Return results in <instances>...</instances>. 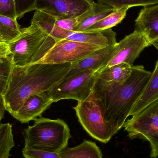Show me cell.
<instances>
[{
  "mask_svg": "<svg viewBox=\"0 0 158 158\" xmlns=\"http://www.w3.org/2000/svg\"><path fill=\"white\" fill-rule=\"evenodd\" d=\"M152 74L143 66H133L130 77L123 81L103 82L97 79L92 92L114 135L123 127Z\"/></svg>",
  "mask_w": 158,
  "mask_h": 158,
  "instance_id": "cell-1",
  "label": "cell"
},
{
  "mask_svg": "<svg viewBox=\"0 0 158 158\" xmlns=\"http://www.w3.org/2000/svg\"><path fill=\"white\" fill-rule=\"evenodd\" d=\"M72 64L36 63L15 66L2 96L6 110L13 116L29 96L51 90L64 77Z\"/></svg>",
  "mask_w": 158,
  "mask_h": 158,
  "instance_id": "cell-2",
  "label": "cell"
},
{
  "mask_svg": "<svg viewBox=\"0 0 158 158\" xmlns=\"http://www.w3.org/2000/svg\"><path fill=\"white\" fill-rule=\"evenodd\" d=\"M25 147L43 152L59 153L67 147L71 138L69 127L64 120L40 117L23 132Z\"/></svg>",
  "mask_w": 158,
  "mask_h": 158,
  "instance_id": "cell-3",
  "label": "cell"
},
{
  "mask_svg": "<svg viewBox=\"0 0 158 158\" xmlns=\"http://www.w3.org/2000/svg\"><path fill=\"white\" fill-rule=\"evenodd\" d=\"M123 127L130 139L148 142L151 148L150 156L158 157V99L127 120Z\"/></svg>",
  "mask_w": 158,
  "mask_h": 158,
  "instance_id": "cell-4",
  "label": "cell"
},
{
  "mask_svg": "<svg viewBox=\"0 0 158 158\" xmlns=\"http://www.w3.org/2000/svg\"><path fill=\"white\" fill-rule=\"evenodd\" d=\"M73 109L76 110L79 122L92 138L105 144L110 141L114 134L105 120L93 92L86 100L78 102Z\"/></svg>",
  "mask_w": 158,
  "mask_h": 158,
  "instance_id": "cell-5",
  "label": "cell"
},
{
  "mask_svg": "<svg viewBox=\"0 0 158 158\" xmlns=\"http://www.w3.org/2000/svg\"><path fill=\"white\" fill-rule=\"evenodd\" d=\"M49 35L33 22L21 30L16 38L8 43V48L15 66L29 64Z\"/></svg>",
  "mask_w": 158,
  "mask_h": 158,
  "instance_id": "cell-6",
  "label": "cell"
},
{
  "mask_svg": "<svg viewBox=\"0 0 158 158\" xmlns=\"http://www.w3.org/2000/svg\"><path fill=\"white\" fill-rule=\"evenodd\" d=\"M99 70L84 71L63 79L48 91V94L53 103L66 99L84 101L91 94Z\"/></svg>",
  "mask_w": 158,
  "mask_h": 158,
  "instance_id": "cell-7",
  "label": "cell"
},
{
  "mask_svg": "<svg viewBox=\"0 0 158 158\" xmlns=\"http://www.w3.org/2000/svg\"><path fill=\"white\" fill-rule=\"evenodd\" d=\"M101 48L78 42L62 40L56 42L37 63L46 64L75 63Z\"/></svg>",
  "mask_w": 158,
  "mask_h": 158,
  "instance_id": "cell-8",
  "label": "cell"
},
{
  "mask_svg": "<svg viewBox=\"0 0 158 158\" xmlns=\"http://www.w3.org/2000/svg\"><path fill=\"white\" fill-rule=\"evenodd\" d=\"M86 0H36L34 11H40L57 19L77 18L89 10Z\"/></svg>",
  "mask_w": 158,
  "mask_h": 158,
  "instance_id": "cell-9",
  "label": "cell"
},
{
  "mask_svg": "<svg viewBox=\"0 0 158 158\" xmlns=\"http://www.w3.org/2000/svg\"><path fill=\"white\" fill-rule=\"evenodd\" d=\"M151 45L145 37L135 29L116 44L114 56L107 66L111 67L122 63L132 66L135 60L147 47Z\"/></svg>",
  "mask_w": 158,
  "mask_h": 158,
  "instance_id": "cell-10",
  "label": "cell"
},
{
  "mask_svg": "<svg viewBox=\"0 0 158 158\" xmlns=\"http://www.w3.org/2000/svg\"><path fill=\"white\" fill-rule=\"evenodd\" d=\"M116 44L114 46L99 48L78 62L72 63L70 69L63 79L84 71H98L106 67L114 56Z\"/></svg>",
  "mask_w": 158,
  "mask_h": 158,
  "instance_id": "cell-11",
  "label": "cell"
},
{
  "mask_svg": "<svg viewBox=\"0 0 158 158\" xmlns=\"http://www.w3.org/2000/svg\"><path fill=\"white\" fill-rule=\"evenodd\" d=\"M48 92L29 96L12 116L22 123H28L41 117L43 113L53 103Z\"/></svg>",
  "mask_w": 158,
  "mask_h": 158,
  "instance_id": "cell-12",
  "label": "cell"
},
{
  "mask_svg": "<svg viewBox=\"0 0 158 158\" xmlns=\"http://www.w3.org/2000/svg\"><path fill=\"white\" fill-rule=\"evenodd\" d=\"M135 30L141 32L151 45L158 40V4L145 6L135 20Z\"/></svg>",
  "mask_w": 158,
  "mask_h": 158,
  "instance_id": "cell-13",
  "label": "cell"
},
{
  "mask_svg": "<svg viewBox=\"0 0 158 158\" xmlns=\"http://www.w3.org/2000/svg\"><path fill=\"white\" fill-rule=\"evenodd\" d=\"M65 40L78 42L98 47L114 46L117 44L116 33L111 28L96 31H68Z\"/></svg>",
  "mask_w": 158,
  "mask_h": 158,
  "instance_id": "cell-14",
  "label": "cell"
},
{
  "mask_svg": "<svg viewBox=\"0 0 158 158\" xmlns=\"http://www.w3.org/2000/svg\"><path fill=\"white\" fill-rule=\"evenodd\" d=\"M115 9L109 6L94 2L89 10L77 18L74 31H85L88 27L110 15Z\"/></svg>",
  "mask_w": 158,
  "mask_h": 158,
  "instance_id": "cell-15",
  "label": "cell"
},
{
  "mask_svg": "<svg viewBox=\"0 0 158 158\" xmlns=\"http://www.w3.org/2000/svg\"><path fill=\"white\" fill-rule=\"evenodd\" d=\"M158 99V60L154 71L143 93L131 111L130 116L138 113Z\"/></svg>",
  "mask_w": 158,
  "mask_h": 158,
  "instance_id": "cell-16",
  "label": "cell"
},
{
  "mask_svg": "<svg viewBox=\"0 0 158 158\" xmlns=\"http://www.w3.org/2000/svg\"><path fill=\"white\" fill-rule=\"evenodd\" d=\"M59 154L62 158H103L102 152L96 143L86 140L75 147H67Z\"/></svg>",
  "mask_w": 158,
  "mask_h": 158,
  "instance_id": "cell-17",
  "label": "cell"
},
{
  "mask_svg": "<svg viewBox=\"0 0 158 158\" xmlns=\"http://www.w3.org/2000/svg\"><path fill=\"white\" fill-rule=\"evenodd\" d=\"M132 66L126 63H122L106 67L99 70L97 79L103 82L123 81L130 77Z\"/></svg>",
  "mask_w": 158,
  "mask_h": 158,
  "instance_id": "cell-18",
  "label": "cell"
},
{
  "mask_svg": "<svg viewBox=\"0 0 158 158\" xmlns=\"http://www.w3.org/2000/svg\"><path fill=\"white\" fill-rule=\"evenodd\" d=\"M130 8L128 6L115 8V10L110 15L88 27L85 31H99L111 28L121 23L125 18L127 11Z\"/></svg>",
  "mask_w": 158,
  "mask_h": 158,
  "instance_id": "cell-19",
  "label": "cell"
},
{
  "mask_svg": "<svg viewBox=\"0 0 158 158\" xmlns=\"http://www.w3.org/2000/svg\"><path fill=\"white\" fill-rule=\"evenodd\" d=\"M21 30L17 19L0 15V34L3 41L10 42L21 33Z\"/></svg>",
  "mask_w": 158,
  "mask_h": 158,
  "instance_id": "cell-20",
  "label": "cell"
},
{
  "mask_svg": "<svg viewBox=\"0 0 158 158\" xmlns=\"http://www.w3.org/2000/svg\"><path fill=\"white\" fill-rule=\"evenodd\" d=\"M15 146L12 124H0V158H9L10 152Z\"/></svg>",
  "mask_w": 158,
  "mask_h": 158,
  "instance_id": "cell-21",
  "label": "cell"
},
{
  "mask_svg": "<svg viewBox=\"0 0 158 158\" xmlns=\"http://www.w3.org/2000/svg\"><path fill=\"white\" fill-rule=\"evenodd\" d=\"M15 66L11 54L0 59V96L6 91Z\"/></svg>",
  "mask_w": 158,
  "mask_h": 158,
  "instance_id": "cell-22",
  "label": "cell"
},
{
  "mask_svg": "<svg viewBox=\"0 0 158 158\" xmlns=\"http://www.w3.org/2000/svg\"><path fill=\"white\" fill-rule=\"evenodd\" d=\"M98 2L113 8L128 6L130 8L136 6H149L158 4V0H97Z\"/></svg>",
  "mask_w": 158,
  "mask_h": 158,
  "instance_id": "cell-23",
  "label": "cell"
},
{
  "mask_svg": "<svg viewBox=\"0 0 158 158\" xmlns=\"http://www.w3.org/2000/svg\"><path fill=\"white\" fill-rule=\"evenodd\" d=\"M36 0H15L18 18L20 19L28 12L34 11V5ZM90 3L94 2V0H86Z\"/></svg>",
  "mask_w": 158,
  "mask_h": 158,
  "instance_id": "cell-24",
  "label": "cell"
},
{
  "mask_svg": "<svg viewBox=\"0 0 158 158\" xmlns=\"http://www.w3.org/2000/svg\"><path fill=\"white\" fill-rule=\"evenodd\" d=\"M0 15L17 19L15 0H0Z\"/></svg>",
  "mask_w": 158,
  "mask_h": 158,
  "instance_id": "cell-25",
  "label": "cell"
},
{
  "mask_svg": "<svg viewBox=\"0 0 158 158\" xmlns=\"http://www.w3.org/2000/svg\"><path fill=\"white\" fill-rule=\"evenodd\" d=\"M25 158H62L59 153L43 152L24 147L22 151Z\"/></svg>",
  "mask_w": 158,
  "mask_h": 158,
  "instance_id": "cell-26",
  "label": "cell"
},
{
  "mask_svg": "<svg viewBox=\"0 0 158 158\" xmlns=\"http://www.w3.org/2000/svg\"><path fill=\"white\" fill-rule=\"evenodd\" d=\"M77 22V18L69 19H57L53 17V23L55 26L66 30L74 31Z\"/></svg>",
  "mask_w": 158,
  "mask_h": 158,
  "instance_id": "cell-27",
  "label": "cell"
},
{
  "mask_svg": "<svg viewBox=\"0 0 158 158\" xmlns=\"http://www.w3.org/2000/svg\"><path fill=\"white\" fill-rule=\"evenodd\" d=\"M10 55L8 44L0 41V59Z\"/></svg>",
  "mask_w": 158,
  "mask_h": 158,
  "instance_id": "cell-28",
  "label": "cell"
},
{
  "mask_svg": "<svg viewBox=\"0 0 158 158\" xmlns=\"http://www.w3.org/2000/svg\"><path fill=\"white\" fill-rule=\"evenodd\" d=\"M4 102L3 99L2 97H0V122L3 118L5 111Z\"/></svg>",
  "mask_w": 158,
  "mask_h": 158,
  "instance_id": "cell-29",
  "label": "cell"
},
{
  "mask_svg": "<svg viewBox=\"0 0 158 158\" xmlns=\"http://www.w3.org/2000/svg\"><path fill=\"white\" fill-rule=\"evenodd\" d=\"M152 45H154V46L156 48L157 50L158 51V40L157 41L155 42L154 43L152 44Z\"/></svg>",
  "mask_w": 158,
  "mask_h": 158,
  "instance_id": "cell-30",
  "label": "cell"
},
{
  "mask_svg": "<svg viewBox=\"0 0 158 158\" xmlns=\"http://www.w3.org/2000/svg\"><path fill=\"white\" fill-rule=\"evenodd\" d=\"M0 41H3L2 39V36H1V34H0Z\"/></svg>",
  "mask_w": 158,
  "mask_h": 158,
  "instance_id": "cell-31",
  "label": "cell"
},
{
  "mask_svg": "<svg viewBox=\"0 0 158 158\" xmlns=\"http://www.w3.org/2000/svg\"><path fill=\"white\" fill-rule=\"evenodd\" d=\"M2 96H0V97Z\"/></svg>",
  "mask_w": 158,
  "mask_h": 158,
  "instance_id": "cell-32",
  "label": "cell"
}]
</instances>
